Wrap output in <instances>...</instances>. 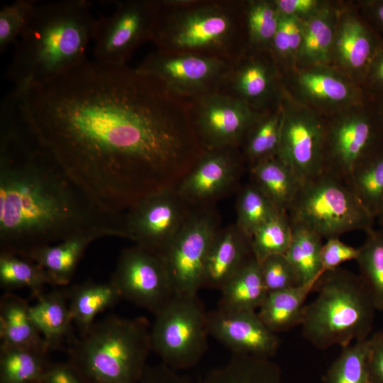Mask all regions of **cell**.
<instances>
[{"mask_svg":"<svg viewBox=\"0 0 383 383\" xmlns=\"http://www.w3.org/2000/svg\"><path fill=\"white\" fill-rule=\"evenodd\" d=\"M325 130L324 170L348 183L355 168L379 148L376 127L367 116L352 113Z\"/></svg>","mask_w":383,"mask_h":383,"instance_id":"obj_17","label":"cell"},{"mask_svg":"<svg viewBox=\"0 0 383 383\" xmlns=\"http://www.w3.org/2000/svg\"><path fill=\"white\" fill-rule=\"evenodd\" d=\"M96 19L88 1L37 3L16 42L7 70L14 87L26 90L85 62Z\"/></svg>","mask_w":383,"mask_h":383,"instance_id":"obj_3","label":"cell"},{"mask_svg":"<svg viewBox=\"0 0 383 383\" xmlns=\"http://www.w3.org/2000/svg\"><path fill=\"white\" fill-rule=\"evenodd\" d=\"M227 79L235 96L251 107L265 100L271 94L274 77L272 70L265 62L252 60L232 70Z\"/></svg>","mask_w":383,"mask_h":383,"instance_id":"obj_35","label":"cell"},{"mask_svg":"<svg viewBox=\"0 0 383 383\" xmlns=\"http://www.w3.org/2000/svg\"><path fill=\"white\" fill-rule=\"evenodd\" d=\"M111 281L121 299L154 315L174 296L161 255L136 244L122 251Z\"/></svg>","mask_w":383,"mask_h":383,"instance_id":"obj_12","label":"cell"},{"mask_svg":"<svg viewBox=\"0 0 383 383\" xmlns=\"http://www.w3.org/2000/svg\"><path fill=\"white\" fill-rule=\"evenodd\" d=\"M317 282L269 292L258 309L259 316L275 333L301 325L306 300Z\"/></svg>","mask_w":383,"mask_h":383,"instance_id":"obj_26","label":"cell"},{"mask_svg":"<svg viewBox=\"0 0 383 383\" xmlns=\"http://www.w3.org/2000/svg\"><path fill=\"white\" fill-rule=\"evenodd\" d=\"M65 292L73 322L81 336L90 331L98 313L122 299L111 280L106 282L87 281L74 285Z\"/></svg>","mask_w":383,"mask_h":383,"instance_id":"obj_24","label":"cell"},{"mask_svg":"<svg viewBox=\"0 0 383 383\" xmlns=\"http://www.w3.org/2000/svg\"><path fill=\"white\" fill-rule=\"evenodd\" d=\"M302 22V40L297 55L310 64L321 65L328 62L335 35L331 13L322 8Z\"/></svg>","mask_w":383,"mask_h":383,"instance_id":"obj_33","label":"cell"},{"mask_svg":"<svg viewBox=\"0 0 383 383\" xmlns=\"http://www.w3.org/2000/svg\"><path fill=\"white\" fill-rule=\"evenodd\" d=\"M150 329L144 317L109 316L71 343L67 362L84 383H139L152 351Z\"/></svg>","mask_w":383,"mask_h":383,"instance_id":"obj_4","label":"cell"},{"mask_svg":"<svg viewBox=\"0 0 383 383\" xmlns=\"http://www.w3.org/2000/svg\"><path fill=\"white\" fill-rule=\"evenodd\" d=\"M191 209L175 188L152 194L125 213L127 238L161 255L182 228Z\"/></svg>","mask_w":383,"mask_h":383,"instance_id":"obj_13","label":"cell"},{"mask_svg":"<svg viewBox=\"0 0 383 383\" xmlns=\"http://www.w3.org/2000/svg\"><path fill=\"white\" fill-rule=\"evenodd\" d=\"M47 353L0 347V383H40L49 365Z\"/></svg>","mask_w":383,"mask_h":383,"instance_id":"obj_32","label":"cell"},{"mask_svg":"<svg viewBox=\"0 0 383 383\" xmlns=\"http://www.w3.org/2000/svg\"><path fill=\"white\" fill-rule=\"evenodd\" d=\"M359 266L360 276L372 298L377 310L383 311V231L374 229L366 231V239L359 248L355 260Z\"/></svg>","mask_w":383,"mask_h":383,"instance_id":"obj_36","label":"cell"},{"mask_svg":"<svg viewBox=\"0 0 383 383\" xmlns=\"http://www.w3.org/2000/svg\"><path fill=\"white\" fill-rule=\"evenodd\" d=\"M209 335L228 348L232 354L271 359L279 348V339L252 311H228L217 308L207 312Z\"/></svg>","mask_w":383,"mask_h":383,"instance_id":"obj_18","label":"cell"},{"mask_svg":"<svg viewBox=\"0 0 383 383\" xmlns=\"http://www.w3.org/2000/svg\"><path fill=\"white\" fill-rule=\"evenodd\" d=\"M36 1L16 0L0 11V52H4L18 41L23 31Z\"/></svg>","mask_w":383,"mask_h":383,"instance_id":"obj_42","label":"cell"},{"mask_svg":"<svg viewBox=\"0 0 383 383\" xmlns=\"http://www.w3.org/2000/svg\"><path fill=\"white\" fill-rule=\"evenodd\" d=\"M104 235L97 233L76 235L58 243L35 249L23 256L42 266L55 287L69 284L87 248Z\"/></svg>","mask_w":383,"mask_h":383,"instance_id":"obj_23","label":"cell"},{"mask_svg":"<svg viewBox=\"0 0 383 383\" xmlns=\"http://www.w3.org/2000/svg\"><path fill=\"white\" fill-rule=\"evenodd\" d=\"M252 255L251 238L236 223L221 228L207 254L203 287L220 290Z\"/></svg>","mask_w":383,"mask_h":383,"instance_id":"obj_20","label":"cell"},{"mask_svg":"<svg viewBox=\"0 0 383 383\" xmlns=\"http://www.w3.org/2000/svg\"><path fill=\"white\" fill-rule=\"evenodd\" d=\"M359 248L350 245L340 238H331L323 243L321 252L323 272L340 267L345 262L356 260Z\"/></svg>","mask_w":383,"mask_h":383,"instance_id":"obj_44","label":"cell"},{"mask_svg":"<svg viewBox=\"0 0 383 383\" xmlns=\"http://www.w3.org/2000/svg\"><path fill=\"white\" fill-rule=\"evenodd\" d=\"M348 184L375 219L383 208V149H377L353 170Z\"/></svg>","mask_w":383,"mask_h":383,"instance_id":"obj_31","label":"cell"},{"mask_svg":"<svg viewBox=\"0 0 383 383\" xmlns=\"http://www.w3.org/2000/svg\"><path fill=\"white\" fill-rule=\"evenodd\" d=\"M378 219V223L380 226L379 229L383 231V208L376 217Z\"/></svg>","mask_w":383,"mask_h":383,"instance_id":"obj_50","label":"cell"},{"mask_svg":"<svg viewBox=\"0 0 383 383\" xmlns=\"http://www.w3.org/2000/svg\"><path fill=\"white\" fill-rule=\"evenodd\" d=\"M135 70L180 98H196L217 92V87L226 80L232 66L223 58L158 50Z\"/></svg>","mask_w":383,"mask_h":383,"instance_id":"obj_10","label":"cell"},{"mask_svg":"<svg viewBox=\"0 0 383 383\" xmlns=\"http://www.w3.org/2000/svg\"><path fill=\"white\" fill-rule=\"evenodd\" d=\"M157 9V2L116 1L111 13L96 19L92 40L94 61L126 65L134 49L152 39Z\"/></svg>","mask_w":383,"mask_h":383,"instance_id":"obj_11","label":"cell"},{"mask_svg":"<svg viewBox=\"0 0 383 383\" xmlns=\"http://www.w3.org/2000/svg\"><path fill=\"white\" fill-rule=\"evenodd\" d=\"M370 345L369 337L342 348V352L326 372V383H368Z\"/></svg>","mask_w":383,"mask_h":383,"instance_id":"obj_39","label":"cell"},{"mask_svg":"<svg viewBox=\"0 0 383 383\" xmlns=\"http://www.w3.org/2000/svg\"><path fill=\"white\" fill-rule=\"evenodd\" d=\"M139 383H196L163 363L148 366ZM196 383H284L271 359L232 354L228 362Z\"/></svg>","mask_w":383,"mask_h":383,"instance_id":"obj_19","label":"cell"},{"mask_svg":"<svg viewBox=\"0 0 383 383\" xmlns=\"http://www.w3.org/2000/svg\"><path fill=\"white\" fill-rule=\"evenodd\" d=\"M151 350L174 370L195 365L208 349L207 311L197 294L174 296L156 315Z\"/></svg>","mask_w":383,"mask_h":383,"instance_id":"obj_8","label":"cell"},{"mask_svg":"<svg viewBox=\"0 0 383 383\" xmlns=\"http://www.w3.org/2000/svg\"><path fill=\"white\" fill-rule=\"evenodd\" d=\"M220 228L213 205L192 208L182 228L160 255L174 296L195 295L203 287L207 254Z\"/></svg>","mask_w":383,"mask_h":383,"instance_id":"obj_9","label":"cell"},{"mask_svg":"<svg viewBox=\"0 0 383 383\" xmlns=\"http://www.w3.org/2000/svg\"><path fill=\"white\" fill-rule=\"evenodd\" d=\"M325 135V125L312 112L284 109L277 156L301 182L324 170Z\"/></svg>","mask_w":383,"mask_h":383,"instance_id":"obj_15","label":"cell"},{"mask_svg":"<svg viewBox=\"0 0 383 383\" xmlns=\"http://www.w3.org/2000/svg\"><path fill=\"white\" fill-rule=\"evenodd\" d=\"M322 240L307 229L292 226V240L284 255L294 268L299 284L316 282L323 273L321 259Z\"/></svg>","mask_w":383,"mask_h":383,"instance_id":"obj_30","label":"cell"},{"mask_svg":"<svg viewBox=\"0 0 383 383\" xmlns=\"http://www.w3.org/2000/svg\"><path fill=\"white\" fill-rule=\"evenodd\" d=\"M29 307L25 299L11 292L1 296V347L28 348L48 353L45 340L31 320Z\"/></svg>","mask_w":383,"mask_h":383,"instance_id":"obj_22","label":"cell"},{"mask_svg":"<svg viewBox=\"0 0 383 383\" xmlns=\"http://www.w3.org/2000/svg\"><path fill=\"white\" fill-rule=\"evenodd\" d=\"M287 213L292 226L326 240L354 231L366 232L374 221L350 185L325 170L300 183Z\"/></svg>","mask_w":383,"mask_h":383,"instance_id":"obj_7","label":"cell"},{"mask_svg":"<svg viewBox=\"0 0 383 383\" xmlns=\"http://www.w3.org/2000/svg\"><path fill=\"white\" fill-rule=\"evenodd\" d=\"M0 284L6 292L28 288L35 298L43 293L45 286H55L49 274L39 264L7 252H0Z\"/></svg>","mask_w":383,"mask_h":383,"instance_id":"obj_29","label":"cell"},{"mask_svg":"<svg viewBox=\"0 0 383 383\" xmlns=\"http://www.w3.org/2000/svg\"><path fill=\"white\" fill-rule=\"evenodd\" d=\"M297 84L305 96L318 103L339 104L352 97V90L344 79L323 69H311L301 72L297 77Z\"/></svg>","mask_w":383,"mask_h":383,"instance_id":"obj_37","label":"cell"},{"mask_svg":"<svg viewBox=\"0 0 383 383\" xmlns=\"http://www.w3.org/2000/svg\"><path fill=\"white\" fill-rule=\"evenodd\" d=\"M220 291L218 309L255 311L268 294L262 280L260 262L253 255L250 257Z\"/></svg>","mask_w":383,"mask_h":383,"instance_id":"obj_25","label":"cell"},{"mask_svg":"<svg viewBox=\"0 0 383 383\" xmlns=\"http://www.w3.org/2000/svg\"><path fill=\"white\" fill-rule=\"evenodd\" d=\"M250 176L274 205L287 212L301 183L293 170L277 155L250 167Z\"/></svg>","mask_w":383,"mask_h":383,"instance_id":"obj_27","label":"cell"},{"mask_svg":"<svg viewBox=\"0 0 383 383\" xmlns=\"http://www.w3.org/2000/svg\"><path fill=\"white\" fill-rule=\"evenodd\" d=\"M279 20V12L272 1H249L246 9V21L251 43L262 47L272 45Z\"/></svg>","mask_w":383,"mask_h":383,"instance_id":"obj_41","label":"cell"},{"mask_svg":"<svg viewBox=\"0 0 383 383\" xmlns=\"http://www.w3.org/2000/svg\"><path fill=\"white\" fill-rule=\"evenodd\" d=\"M284 109L261 116L251 126L243 140L244 156L250 168L277 155L280 145Z\"/></svg>","mask_w":383,"mask_h":383,"instance_id":"obj_28","label":"cell"},{"mask_svg":"<svg viewBox=\"0 0 383 383\" xmlns=\"http://www.w3.org/2000/svg\"><path fill=\"white\" fill-rule=\"evenodd\" d=\"M335 49L340 62L350 70H359L372 52V39L365 26L355 17H344L335 35Z\"/></svg>","mask_w":383,"mask_h":383,"instance_id":"obj_34","label":"cell"},{"mask_svg":"<svg viewBox=\"0 0 383 383\" xmlns=\"http://www.w3.org/2000/svg\"><path fill=\"white\" fill-rule=\"evenodd\" d=\"M292 238V226L287 212H280L260 228L251 236L254 257L261 262L272 255H284Z\"/></svg>","mask_w":383,"mask_h":383,"instance_id":"obj_40","label":"cell"},{"mask_svg":"<svg viewBox=\"0 0 383 383\" xmlns=\"http://www.w3.org/2000/svg\"><path fill=\"white\" fill-rule=\"evenodd\" d=\"M314 290L317 296L306 305L301 323L306 340L326 349L369 338L377 309L360 275L340 267L327 271Z\"/></svg>","mask_w":383,"mask_h":383,"instance_id":"obj_5","label":"cell"},{"mask_svg":"<svg viewBox=\"0 0 383 383\" xmlns=\"http://www.w3.org/2000/svg\"><path fill=\"white\" fill-rule=\"evenodd\" d=\"M260 264L268 293L300 285L294 268L284 255H272Z\"/></svg>","mask_w":383,"mask_h":383,"instance_id":"obj_43","label":"cell"},{"mask_svg":"<svg viewBox=\"0 0 383 383\" xmlns=\"http://www.w3.org/2000/svg\"><path fill=\"white\" fill-rule=\"evenodd\" d=\"M372 73L374 79L377 82L383 84V52L376 60L373 65Z\"/></svg>","mask_w":383,"mask_h":383,"instance_id":"obj_48","label":"cell"},{"mask_svg":"<svg viewBox=\"0 0 383 383\" xmlns=\"http://www.w3.org/2000/svg\"><path fill=\"white\" fill-rule=\"evenodd\" d=\"M29 307L31 320L49 350L59 349L63 343H73L74 323L65 290L55 289L42 293Z\"/></svg>","mask_w":383,"mask_h":383,"instance_id":"obj_21","label":"cell"},{"mask_svg":"<svg viewBox=\"0 0 383 383\" xmlns=\"http://www.w3.org/2000/svg\"><path fill=\"white\" fill-rule=\"evenodd\" d=\"M25 92L39 145L110 215L175 188L205 150L180 97L126 65L87 60Z\"/></svg>","mask_w":383,"mask_h":383,"instance_id":"obj_1","label":"cell"},{"mask_svg":"<svg viewBox=\"0 0 383 383\" xmlns=\"http://www.w3.org/2000/svg\"><path fill=\"white\" fill-rule=\"evenodd\" d=\"M40 383H84V382L67 362H50Z\"/></svg>","mask_w":383,"mask_h":383,"instance_id":"obj_47","label":"cell"},{"mask_svg":"<svg viewBox=\"0 0 383 383\" xmlns=\"http://www.w3.org/2000/svg\"><path fill=\"white\" fill-rule=\"evenodd\" d=\"M272 2L279 14L295 16L301 20L322 9L321 3L316 0H275Z\"/></svg>","mask_w":383,"mask_h":383,"instance_id":"obj_46","label":"cell"},{"mask_svg":"<svg viewBox=\"0 0 383 383\" xmlns=\"http://www.w3.org/2000/svg\"><path fill=\"white\" fill-rule=\"evenodd\" d=\"M158 3L152 39L159 50L227 60L236 31L232 9L196 1L172 7Z\"/></svg>","mask_w":383,"mask_h":383,"instance_id":"obj_6","label":"cell"},{"mask_svg":"<svg viewBox=\"0 0 383 383\" xmlns=\"http://www.w3.org/2000/svg\"><path fill=\"white\" fill-rule=\"evenodd\" d=\"M194 99L190 111L204 150L236 148L260 116L247 103L230 94L213 92Z\"/></svg>","mask_w":383,"mask_h":383,"instance_id":"obj_14","label":"cell"},{"mask_svg":"<svg viewBox=\"0 0 383 383\" xmlns=\"http://www.w3.org/2000/svg\"><path fill=\"white\" fill-rule=\"evenodd\" d=\"M377 15L379 21L383 23V4H381L377 9Z\"/></svg>","mask_w":383,"mask_h":383,"instance_id":"obj_49","label":"cell"},{"mask_svg":"<svg viewBox=\"0 0 383 383\" xmlns=\"http://www.w3.org/2000/svg\"><path fill=\"white\" fill-rule=\"evenodd\" d=\"M237 226L251 238L255 231L279 211L254 183L248 184L238 194L236 203Z\"/></svg>","mask_w":383,"mask_h":383,"instance_id":"obj_38","label":"cell"},{"mask_svg":"<svg viewBox=\"0 0 383 383\" xmlns=\"http://www.w3.org/2000/svg\"><path fill=\"white\" fill-rule=\"evenodd\" d=\"M367 357L368 383H383V332L370 337Z\"/></svg>","mask_w":383,"mask_h":383,"instance_id":"obj_45","label":"cell"},{"mask_svg":"<svg viewBox=\"0 0 383 383\" xmlns=\"http://www.w3.org/2000/svg\"><path fill=\"white\" fill-rule=\"evenodd\" d=\"M0 122L1 252L26 256L84 233L126 238L125 214L100 209L40 147L22 111Z\"/></svg>","mask_w":383,"mask_h":383,"instance_id":"obj_2","label":"cell"},{"mask_svg":"<svg viewBox=\"0 0 383 383\" xmlns=\"http://www.w3.org/2000/svg\"><path fill=\"white\" fill-rule=\"evenodd\" d=\"M235 148L205 150L175 187L190 207L213 205L235 187L242 172Z\"/></svg>","mask_w":383,"mask_h":383,"instance_id":"obj_16","label":"cell"}]
</instances>
